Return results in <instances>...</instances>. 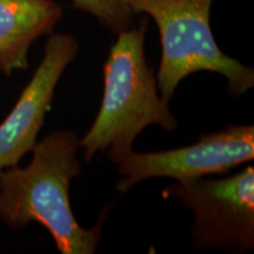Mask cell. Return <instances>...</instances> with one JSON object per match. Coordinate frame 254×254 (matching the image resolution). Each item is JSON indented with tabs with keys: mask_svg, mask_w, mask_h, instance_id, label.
I'll list each match as a JSON object with an SVG mask.
<instances>
[{
	"mask_svg": "<svg viewBox=\"0 0 254 254\" xmlns=\"http://www.w3.org/2000/svg\"><path fill=\"white\" fill-rule=\"evenodd\" d=\"M79 150L80 139L74 132L57 131L37 142L28 166L0 171V221L14 230L37 221L50 232L62 254H93L107 211L90 230L73 214L69 186L81 174Z\"/></svg>",
	"mask_w": 254,
	"mask_h": 254,
	"instance_id": "6da1fadb",
	"label": "cell"
},
{
	"mask_svg": "<svg viewBox=\"0 0 254 254\" xmlns=\"http://www.w3.org/2000/svg\"><path fill=\"white\" fill-rule=\"evenodd\" d=\"M147 17L117 34L104 66V95L99 112L80 139L84 159L90 163L98 153L118 164L146 127L158 125L173 132L178 127L168 101L159 93L157 77L146 58Z\"/></svg>",
	"mask_w": 254,
	"mask_h": 254,
	"instance_id": "7a4b0ae2",
	"label": "cell"
},
{
	"mask_svg": "<svg viewBox=\"0 0 254 254\" xmlns=\"http://www.w3.org/2000/svg\"><path fill=\"white\" fill-rule=\"evenodd\" d=\"M133 13L157 24L161 59L157 73L159 93L172 99L184 79L196 72H213L227 80L231 98L254 86V71L222 52L211 28L214 0H126Z\"/></svg>",
	"mask_w": 254,
	"mask_h": 254,
	"instance_id": "3957f363",
	"label": "cell"
},
{
	"mask_svg": "<svg viewBox=\"0 0 254 254\" xmlns=\"http://www.w3.org/2000/svg\"><path fill=\"white\" fill-rule=\"evenodd\" d=\"M194 215L195 249L244 254L254 249V168L221 179L176 182L163 190Z\"/></svg>",
	"mask_w": 254,
	"mask_h": 254,
	"instance_id": "277c9868",
	"label": "cell"
},
{
	"mask_svg": "<svg viewBox=\"0 0 254 254\" xmlns=\"http://www.w3.org/2000/svg\"><path fill=\"white\" fill-rule=\"evenodd\" d=\"M254 159V126L231 125L208 133L195 144L163 152H129L118 164L122 179L119 193H125L142 180L171 178L187 182L211 174H224Z\"/></svg>",
	"mask_w": 254,
	"mask_h": 254,
	"instance_id": "5b68a950",
	"label": "cell"
},
{
	"mask_svg": "<svg viewBox=\"0 0 254 254\" xmlns=\"http://www.w3.org/2000/svg\"><path fill=\"white\" fill-rule=\"evenodd\" d=\"M78 52L79 44L71 34H53L47 40L40 65L0 125V171L17 166L33 150L59 79Z\"/></svg>",
	"mask_w": 254,
	"mask_h": 254,
	"instance_id": "8992f818",
	"label": "cell"
},
{
	"mask_svg": "<svg viewBox=\"0 0 254 254\" xmlns=\"http://www.w3.org/2000/svg\"><path fill=\"white\" fill-rule=\"evenodd\" d=\"M63 13L55 0H0V72L27 69L31 45L52 33Z\"/></svg>",
	"mask_w": 254,
	"mask_h": 254,
	"instance_id": "52a82bcc",
	"label": "cell"
},
{
	"mask_svg": "<svg viewBox=\"0 0 254 254\" xmlns=\"http://www.w3.org/2000/svg\"><path fill=\"white\" fill-rule=\"evenodd\" d=\"M75 8L93 15L100 25L119 34L134 25V13L126 0H71Z\"/></svg>",
	"mask_w": 254,
	"mask_h": 254,
	"instance_id": "ba28073f",
	"label": "cell"
}]
</instances>
